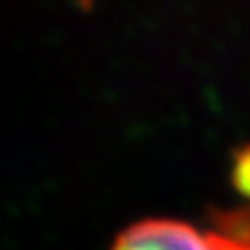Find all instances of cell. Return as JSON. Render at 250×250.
I'll return each mask as SVG.
<instances>
[{
	"label": "cell",
	"mask_w": 250,
	"mask_h": 250,
	"mask_svg": "<svg viewBox=\"0 0 250 250\" xmlns=\"http://www.w3.org/2000/svg\"><path fill=\"white\" fill-rule=\"evenodd\" d=\"M112 250H222L217 233L178 220H143L127 226Z\"/></svg>",
	"instance_id": "6da1fadb"
},
{
	"label": "cell",
	"mask_w": 250,
	"mask_h": 250,
	"mask_svg": "<svg viewBox=\"0 0 250 250\" xmlns=\"http://www.w3.org/2000/svg\"><path fill=\"white\" fill-rule=\"evenodd\" d=\"M233 220V217H230ZM222 250H250V226L233 220V224H224V229L217 230Z\"/></svg>",
	"instance_id": "7a4b0ae2"
},
{
	"label": "cell",
	"mask_w": 250,
	"mask_h": 250,
	"mask_svg": "<svg viewBox=\"0 0 250 250\" xmlns=\"http://www.w3.org/2000/svg\"><path fill=\"white\" fill-rule=\"evenodd\" d=\"M233 185L242 195L250 198V147H244L233 160Z\"/></svg>",
	"instance_id": "3957f363"
},
{
	"label": "cell",
	"mask_w": 250,
	"mask_h": 250,
	"mask_svg": "<svg viewBox=\"0 0 250 250\" xmlns=\"http://www.w3.org/2000/svg\"><path fill=\"white\" fill-rule=\"evenodd\" d=\"M82 2H83V4H88V2H90V0H82Z\"/></svg>",
	"instance_id": "277c9868"
}]
</instances>
